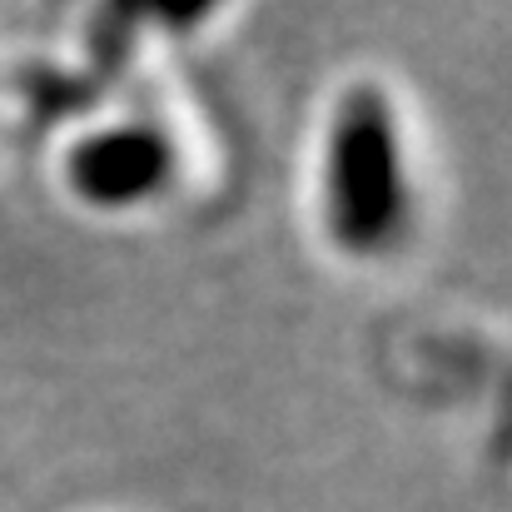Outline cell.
I'll return each mask as SVG.
<instances>
[{
    "label": "cell",
    "mask_w": 512,
    "mask_h": 512,
    "mask_svg": "<svg viewBox=\"0 0 512 512\" xmlns=\"http://www.w3.org/2000/svg\"><path fill=\"white\" fill-rule=\"evenodd\" d=\"M170 145L155 130H100L70 150V184L105 209L135 204L170 179Z\"/></svg>",
    "instance_id": "cell-2"
},
{
    "label": "cell",
    "mask_w": 512,
    "mask_h": 512,
    "mask_svg": "<svg viewBox=\"0 0 512 512\" xmlns=\"http://www.w3.org/2000/svg\"><path fill=\"white\" fill-rule=\"evenodd\" d=\"M329 214L343 249L368 254L403 224V160L398 130L378 90H353L329 145Z\"/></svg>",
    "instance_id": "cell-1"
}]
</instances>
